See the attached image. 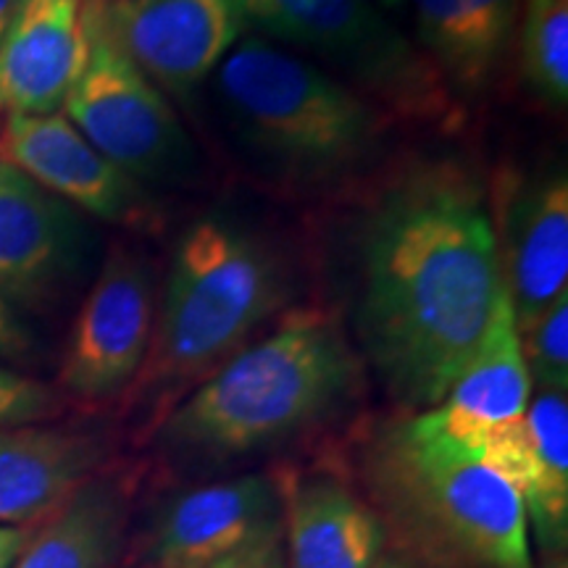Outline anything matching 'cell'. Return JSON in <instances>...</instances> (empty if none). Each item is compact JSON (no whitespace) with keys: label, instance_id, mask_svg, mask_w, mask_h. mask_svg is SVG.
<instances>
[{"label":"cell","instance_id":"1","mask_svg":"<svg viewBox=\"0 0 568 568\" xmlns=\"http://www.w3.org/2000/svg\"><path fill=\"white\" fill-rule=\"evenodd\" d=\"M339 201L332 251L355 351L403 414L435 408L506 293L487 184L471 161L418 153Z\"/></svg>","mask_w":568,"mask_h":568},{"label":"cell","instance_id":"2","mask_svg":"<svg viewBox=\"0 0 568 568\" xmlns=\"http://www.w3.org/2000/svg\"><path fill=\"white\" fill-rule=\"evenodd\" d=\"M366 389V366L335 308L293 305L155 424L176 466L224 468L326 429Z\"/></svg>","mask_w":568,"mask_h":568},{"label":"cell","instance_id":"3","mask_svg":"<svg viewBox=\"0 0 568 568\" xmlns=\"http://www.w3.org/2000/svg\"><path fill=\"white\" fill-rule=\"evenodd\" d=\"M209 82L234 151L276 195L339 197L393 161L385 111L261 34H245Z\"/></svg>","mask_w":568,"mask_h":568},{"label":"cell","instance_id":"4","mask_svg":"<svg viewBox=\"0 0 568 568\" xmlns=\"http://www.w3.org/2000/svg\"><path fill=\"white\" fill-rule=\"evenodd\" d=\"M297 297V266L268 226L232 209L184 226L159 287L151 351L126 403L148 432Z\"/></svg>","mask_w":568,"mask_h":568},{"label":"cell","instance_id":"5","mask_svg":"<svg viewBox=\"0 0 568 568\" xmlns=\"http://www.w3.org/2000/svg\"><path fill=\"white\" fill-rule=\"evenodd\" d=\"M355 479L410 568H535L521 497L432 408L364 429Z\"/></svg>","mask_w":568,"mask_h":568},{"label":"cell","instance_id":"6","mask_svg":"<svg viewBox=\"0 0 568 568\" xmlns=\"http://www.w3.org/2000/svg\"><path fill=\"white\" fill-rule=\"evenodd\" d=\"M240 9L247 32L311 53L397 126L453 134L466 124L464 103L439 69L374 0H240Z\"/></svg>","mask_w":568,"mask_h":568},{"label":"cell","instance_id":"7","mask_svg":"<svg viewBox=\"0 0 568 568\" xmlns=\"http://www.w3.org/2000/svg\"><path fill=\"white\" fill-rule=\"evenodd\" d=\"M88 59L61 113L113 166L142 187H187L201 180V153L155 84L101 19V0H84Z\"/></svg>","mask_w":568,"mask_h":568},{"label":"cell","instance_id":"8","mask_svg":"<svg viewBox=\"0 0 568 568\" xmlns=\"http://www.w3.org/2000/svg\"><path fill=\"white\" fill-rule=\"evenodd\" d=\"M155 305L151 261L130 245H113L71 324L59 393L88 408L126 397L151 351Z\"/></svg>","mask_w":568,"mask_h":568},{"label":"cell","instance_id":"9","mask_svg":"<svg viewBox=\"0 0 568 568\" xmlns=\"http://www.w3.org/2000/svg\"><path fill=\"white\" fill-rule=\"evenodd\" d=\"M503 287L516 329L537 322L568 293V180L564 163L506 169L489 187Z\"/></svg>","mask_w":568,"mask_h":568},{"label":"cell","instance_id":"10","mask_svg":"<svg viewBox=\"0 0 568 568\" xmlns=\"http://www.w3.org/2000/svg\"><path fill=\"white\" fill-rule=\"evenodd\" d=\"M101 19L126 59L184 105L247 32L240 0H101Z\"/></svg>","mask_w":568,"mask_h":568},{"label":"cell","instance_id":"11","mask_svg":"<svg viewBox=\"0 0 568 568\" xmlns=\"http://www.w3.org/2000/svg\"><path fill=\"white\" fill-rule=\"evenodd\" d=\"M0 161L24 172L71 209L101 222L148 232L159 224L151 190L113 166L63 113L6 116Z\"/></svg>","mask_w":568,"mask_h":568},{"label":"cell","instance_id":"12","mask_svg":"<svg viewBox=\"0 0 568 568\" xmlns=\"http://www.w3.org/2000/svg\"><path fill=\"white\" fill-rule=\"evenodd\" d=\"M90 251L82 213L0 161V295L42 308L80 280Z\"/></svg>","mask_w":568,"mask_h":568},{"label":"cell","instance_id":"13","mask_svg":"<svg viewBox=\"0 0 568 568\" xmlns=\"http://www.w3.org/2000/svg\"><path fill=\"white\" fill-rule=\"evenodd\" d=\"M276 524L282 495L274 474L251 471L176 489L148 521L142 568H211Z\"/></svg>","mask_w":568,"mask_h":568},{"label":"cell","instance_id":"14","mask_svg":"<svg viewBox=\"0 0 568 568\" xmlns=\"http://www.w3.org/2000/svg\"><path fill=\"white\" fill-rule=\"evenodd\" d=\"M287 568H376L385 529L358 485L332 468L276 474Z\"/></svg>","mask_w":568,"mask_h":568},{"label":"cell","instance_id":"15","mask_svg":"<svg viewBox=\"0 0 568 568\" xmlns=\"http://www.w3.org/2000/svg\"><path fill=\"white\" fill-rule=\"evenodd\" d=\"M84 59V0H30L0 40V116L61 113Z\"/></svg>","mask_w":568,"mask_h":568},{"label":"cell","instance_id":"16","mask_svg":"<svg viewBox=\"0 0 568 568\" xmlns=\"http://www.w3.org/2000/svg\"><path fill=\"white\" fill-rule=\"evenodd\" d=\"M105 437L61 424L0 429V524L32 527L105 464Z\"/></svg>","mask_w":568,"mask_h":568},{"label":"cell","instance_id":"17","mask_svg":"<svg viewBox=\"0 0 568 568\" xmlns=\"http://www.w3.org/2000/svg\"><path fill=\"white\" fill-rule=\"evenodd\" d=\"M130 471L103 466L27 535L11 568H113L132 516Z\"/></svg>","mask_w":568,"mask_h":568},{"label":"cell","instance_id":"18","mask_svg":"<svg viewBox=\"0 0 568 568\" xmlns=\"http://www.w3.org/2000/svg\"><path fill=\"white\" fill-rule=\"evenodd\" d=\"M531 395L535 387L521 353L514 308L508 293H503L477 351L460 368L443 403L432 410L450 435L481 443L487 432L524 418Z\"/></svg>","mask_w":568,"mask_h":568},{"label":"cell","instance_id":"19","mask_svg":"<svg viewBox=\"0 0 568 568\" xmlns=\"http://www.w3.org/2000/svg\"><path fill=\"white\" fill-rule=\"evenodd\" d=\"M529 471L518 497L545 556H564L568 545V400L566 393L531 395L527 414Z\"/></svg>","mask_w":568,"mask_h":568},{"label":"cell","instance_id":"20","mask_svg":"<svg viewBox=\"0 0 568 568\" xmlns=\"http://www.w3.org/2000/svg\"><path fill=\"white\" fill-rule=\"evenodd\" d=\"M514 48L531 95L550 111H566L568 0H521Z\"/></svg>","mask_w":568,"mask_h":568},{"label":"cell","instance_id":"21","mask_svg":"<svg viewBox=\"0 0 568 568\" xmlns=\"http://www.w3.org/2000/svg\"><path fill=\"white\" fill-rule=\"evenodd\" d=\"M460 3H464L468 48L466 101H474L493 88L514 51L521 0H460Z\"/></svg>","mask_w":568,"mask_h":568},{"label":"cell","instance_id":"22","mask_svg":"<svg viewBox=\"0 0 568 568\" xmlns=\"http://www.w3.org/2000/svg\"><path fill=\"white\" fill-rule=\"evenodd\" d=\"M416 45L445 77L447 88L458 101H466L468 88V48L466 19L460 0H414Z\"/></svg>","mask_w":568,"mask_h":568},{"label":"cell","instance_id":"23","mask_svg":"<svg viewBox=\"0 0 568 568\" xmlns=\"http://www.w3.org/2000/svg\"><path fill=\"white\" fill-rule=\"evenodd\" d=\"M518 337L531 387H539V393H568V293Z\"/></svg>","mask_w":568,"mask_h":568},{"label":"cell","instance_id":"24","mask_svg":"<svg viewBox=\"0 0 568 568\" xmlns=\"http://www.w3.org/2000/svg\"><path fill=\"white\" fill-rule=\"evenodd\" d=\"M63 400L59 387L0 364V429L51 422L63 410Z\"/></svg>","mask_w":568,"mask_h":568},{"label":"cell","instance_id":"25","mask_svg":"<svg viewBox=\"0 0 568 568\" xmlns=\"http://www.w3.org/2000/svg\"><path fill=\"white\" fill-rule=\"evenodd\" d=\"M211 568H287L282 524H276V527L247 539L243 548H237L230 552V556L216 560Z\"/></svg>","mask_w":568,"mask_h":568},{"label":"cell","instance_id":"26","mask_svg":"<svg viewBox=\"0 0 568 568\" xmlns=\"http://www.w3.org/2000/svg\"><path fill=\"white\" fill-rule=\"evenodd\" d=\"M34 358V337L21 322L17 308L0 295V364H30Z\"/></svg>","mask_w":568,"mask_h":568},{"label":"cell","instance_id":"27","mask_svg":"<svg viewBox=\"0 0 568 568\" xmlns=\"http://www.w3.org/2000/svg\"><path fill=\"white\" fill-rule=\"evenodd\" d=\"M27 531L17 527H6L0 524V568H11L17 560L21 545H24Z\"/></svg>","mask_w":568,"mask_h":568},{"label":"cell","instance_id":"28","mask_svg":"<svg viewBox=\"0 0 568 568\" xmlns=\"http://www.w3.org/2000/svg\"><path fill=\"white\" fill-rule=\"evenodd\" d=\"M30 0H0V40L6 38V32L11 30V24L17 21V17L24 11V6Z\"/></svg>","mask_w":568,"mask_h":568},{"label":"cell","instance_id":"29","mask_svg":"<svg viewBox=\"0 0 568 568\" xmlns=\"http://www.w3.org/2000/svg\"><path fill=\"white\" fill-rule=\"evenodd\" d=\"M382 11H400L408 0H374Z\"/></svg>","mask_w":568,"mask_h":568},{"label":"cell","instance_id":"30","mask_svg":"<svg viewBox=\"0 0 568 568\" xmlns=\"http://www.w3.org/2000/svg\"><path fill=\"white\" fill-rule=\"evenodd\" d=\"M376 568H410V566L403 564V560H379V566Z\"/></svg>","mask_w":568,"mask_h":568},{"label":"cell","instance_id":"31","mask_svg":"<svg viewBox=\"0 0 568 568\" xmlns=\"http://www.w3.org/2000/svg\"><path fill=\"white\" fill-rule=\"evenodd\" d=\"M552 568H566V566H564V564H560V566H558V564H556V566H552Z\"/></svg>","mask_w":568,"mask_h":568}]
</instances>
